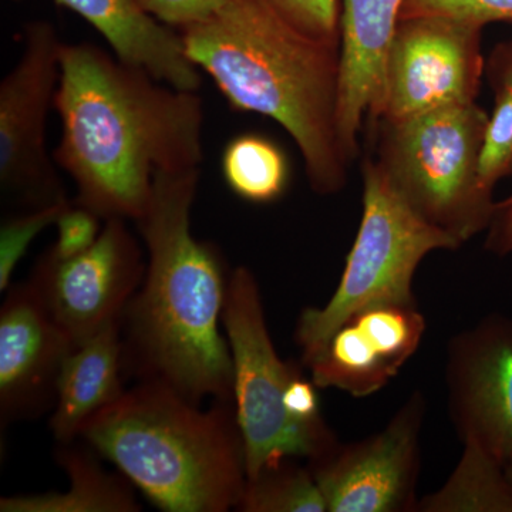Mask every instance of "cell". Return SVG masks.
<instances>
[{
  "label": "cell",
  "mask_w": 512,
  "mask_h": 512,
  "mask_svg": "<svg viewBox=\"0 0 512 512\" xmlns=\"http://www.w3.org/2000/svg\"><path fill=\"white\" fill-rule=\"evenodd\" d=\"M53 158L76 185L74 202L136 222L158 173L200 168L204 104L92 43H63Z\"/></svg>",
  "instance_id": "cell-1"
},
{
  "label": "cell",
  "mask_w": 512,
  "mask_h": 512,
  "mask_svg": "<svg viewBox=\"0 0 512 512\" xmlns=\"http://www.w3.org/2000/svg\"><path fill=\"white\" fill-rule=\"evenodd\" d=\"M200 174L158 173L136 221L147 269L121 319L124 370L197 404L234 402L231 350L221 330L231 274L221 252L191 229Z\"/></svg>",
  "instance_id": "cell-2"
},
{
  "label": "cell",
  "mask_w": 512,
  "mask_h": 512,
  "mask_svg": "<svg viewBox=\"0 0 512 512\" xmlns=\"http://www.w3.org/2000/svg\"><path fill=\"white\" fill-rule=\"evenodd\" d=\"M178 33L235 110L268 117L292 137L316 194L346 187L353 163L339 137L340 45L302 35L262 0H228Z\"/></svg>",
  "instance_id": "cell-3"
},
{
  "label": "cell",
  "mask_w": 512,
  "mask_h": 512,
  "mask_svg": "<svg viewBox=\"0 0 512 512\" xmlns=\"http://www.w3.org/2000/svg\"><path fill=\"white\" fill-rule=\"evenodd\" d=\"M80 439L165 512L237 510L247 484L234 402L202 409L164 384L137 382Z\"/></svg>",
  "instance_id": "cell-4"
},
{
  "label": "cell",
  "mask_w": 512,
  "mask_h": 512,
  "mask_svg": "<svg viewBox=\"0 0 512 512\" xmlns=\"http://www.w3.org/2000/svg\"><path fill=\"white\" fill-rule=\"evenodd\" d=\"M487 124L488 114L477 103L372 124V158L387 183L420 220L460 247L487 231L497 204L478 177Z\"/></svg>",
  "instance_id": "cell-5"
},
{
  "label": "cell",
  "mask_w": 512,
  "mask_h": 512,
  "mask_svg": "<svg viewBox=\"0 0 512 512\" xmlns=\"http://www.w3.org/2000/svg\"><path fill=\"white\" fill-rule=\"evenodd\" d=\"M363 212L338 288L322 308L303 309L295 342L306 363L343 320L367 306L417 302L413 281L434 251L460 248L456 239L431 227L394 192L372 157L362 165Z\"/></svg>",
  "instance_id": "cell-6"
},
{
  "label": "cell",
  "mask_w": 512,
  "mask_h": 512,
  "mask_svg": "<svg viewBox=\"0 0 512 512\" xmlns=\"http://www.w3.org/2000/svg\"><path fill=\"white\" fill-rule=\"evenodd\" d=\"M222 328L231 350L235 412L244 437L248 477L281 458L313 463L335 450L339 440L320 439L289 413V389L302 369L276 353L261 289L247 266L231 272Z\"/></svg>",
  "instance_id": "cell-7"
},
{
  "label": "cell",
  "mask_w": 512,
  "mask_h": 512,
  "mask_svg": "<svg viewBox=\"0 0 512 512\" xmlns=\"http://www.w3.org/2000/svg\"><path fill=\"white\" fill-rule=\"evenodd\" d=\"M62 46L52 23H29L22 55L0 83V188L19 211L70 201L46 147Z\"/></svg>",
  "instance_id": "cell-8"
},
{
  "label": "cell",
  "mask_w": 512,
  "mask_h": 512,
  "mask_svg": "<svg viewBox=\"0 0 512 512\" xmlns=\"http://www.w3.org/2000/svg\"><path fill=\"white\" fill-rule=\"evenodd\" d=\"M483 29L450 16L400 19L387 55L377 120L402 121L443 107L477 103L485 72Z\"/></svg>",
  "instance_id": "cell-9"
},
{
  "label": "cell",
  "mask_w": 512,
  "mask_h": 512,
  "mask_svg": "<svg viewBox=\"0 0 512 512\" xmlns=\"http://www.w3.org/2000/svg\"><path fill=\"white\" fill-rule=\"evenodd\" d=\"M426 413L416 390L382 430L308 463L328 512L417 511Z\"/></svg>",
  "instance_id": "cell-10"
},
{
  "label": "cell",
  "mask_w": 512,
  "mask_h": 512,
  "mask_svg": "<svg viewBox=\"0 0 512 512\" xmlns=\"http://www.w3.org/2000/svg\"><path fill=\"white\" fill-rule=\"evenodd\" d=\"M126 220L110 218L92 248L74 258L45 252L29 282L73 345L121 322L146 275L147 261Z\"/></svg>",
  "instance_id": "cell-11"
},
{
  "label": "cell",
  "mask_w": 512,
  "mask_h": 512,
  "mask_svg": "<svg viewBox=\"0 0 512 512\" xmlns=\"http://www.w3.org/2000/svg\"><path fill=\"white\" fill-rule=\"evenodd\" d=\"M447 407L463 444H476L505 464L512 460V319L500 313L450 339Z\"/></svg>",
  "instance_id": "cell-12"
},
{
  "label": "cell",
  "mask_w": 512,
  "mask_h": 512,
  "mask_svg": "<svg viewBox=\"0 0 512 512\" xmlns=\"http://www.w3.org/2000/svg\"><path fill=\"white\" fill-rule=\"evenodd\" d=\"M427 323L419 302H387L350 315L306 363L319 389L369 397L419 350Z\"/></svg>",
  "instance_id": "cell-13"
},
{
  "label": "cell",
  "mask_w": 512,
  "mask_h": 512,
  "mask_svg": "<svg viewBox=\"0 0 512 512\" xmlns=\"http://www.w3.org/2000/svg\"><path fill=\"white\" fill-rule=\"evenodd\" d=\"M73 346L29 281L10 285L0 309L3 427L55 407L57 380Z\"/></svg>",
  "instance_id": "cell-14"
},
{
  "label": "cell",
  "mask_w": 512,
  "mask_h": 512,
  "mask_svg": "<svg viewBox=\"0 0 512 512\" xmlns=\"http://www.w3.org/2000/svg\"><path fill=\"white\" fill-rule=\"evenodd\" d=\"M404 0H342L338 127L349 160L382 107L386 63Z\"/></svg>",
  "instance_id": "cell-15"
},
{
  "label": "cell",
  "mask_w": 512,
  "mask_h": 512,
  "mask_svg": "<svg viewBox=\"0 0 512 512\" xmlns=\"http://www.w3.org/2000/svg\"><path fill=\"white\" fill-rule=\"evenodd\" d=\"M82 16L121 62L175 89L198 92L200 69L185 53L180 33L147 13L138 0H55Z\"/></svg>",
  "instance_id": "cell-16"
},
{
  "label": "cell",
  "mask_w": 512,
  "mask_h": 512,
  "mask_svg": "<svg viewBox=\"0 0 512 512\" xmlns=\"http://www.w3.org/2000/svg\"><path fill=\"white\" fill-rule=\"evenodd\" d=\"M124 376L121 322L74 345L60 370L49 423L57 443L80 439L83 427L120 399Z\"/></svg>",
  "instance_id": "cell-17"
},
{
  "label": "cell",
  "mask_w": 512,
  "mask_h": 512,
  "mask_svg": "<svg viewBox=\"0 0 512 512\" xmlns=\"http://www.w3.org/2000/svg\"><path fill=\"white\" fill-rule=\"evenodd\" d=\"M86 444V443H84ZM56 461L63 468L69 487L63 493L9 495L0 498L2 512H138L141 505L134 485L123 474L109 473L97 453L72 443L60 444Z\"/></svg>",
  "instance_id": "cell-18"
},
{
  "label": "cell",
  "mask_w": 512,
  "mask_h": 512,
  "mask_svg": "<svg viewBox=\"0 0 512 512\" xmlns=\"http://www.w3.org/2000/svg\"><path fill=\"white\" fill-rule=\"evenodd\" d=\"M416 512H512V483L503 463L476 444H463L457 466Z\"/></svg>",
  "instance_id": "cell-19"
},
{
  "label": "cell",
  "mask_w": 512,
  "mask_h": 512,
  "mask_svg": "<svg viewBox=\"0 0 512 512\" xmlns=\"http://www.w3.org/2000/svg\"><path fill=\"white\" fill-rule=\"evenodd\" d=\"M222 177L229 190L252 204H271L284 197L291 167L272 138L245 133L231 138L222 151Z\"/></svg>",
  "instance_id": "cell-20"
},
{
  "label": "cell",
  "mask_w": 512,
  "mask_h": 512,
  "mask_svg": "<svg viewBox=\"0 0 512 512\" xmlns=\"http://www.w3.org/2000/svg\"><path fill=\"white\" fill-rule=\"evenodd\" d=\"M285 457L247 478L237 505L242 512H328L309 466Z\"/></svg>",
  "instance_id": "cell-21"
},
{
  "label": "cell",
  "mask_w": 512,
  "mask_h": 512,
  "mask_svg": "<svg viewBox=\"0 0 512 512\" xmlns=\"http://www.w3.org/2000/svg\"><path fill=\"white\" fill-rule=\"evenodd\" d=\"M493 114L488 117L481 147L478 177L488 191L512 175V87L494 90Z\"/></svg>",
  "instance_id": "cell-22"
},
{
  "label": "cell",
  "mask_w": 512,
  "mask_h": 512,
  "mask_svg": "<svg viewBox=\"0 0 512 512\" xmlns=\"http://www.w3.org/2000/svg\"><path fill=\"white\" fill-rule=\"evenodd\" d=\"M70 202L72 201L37 210L18 211L3 220L0 227V291H8L15 269L26 255L30 244L40 232L50 225H56L60 214Z\"/></svg>",
  "instance_id": "cell-23"
},
{
  "label": "cell",
  "mask_w": 512,
  "mask_h": 512,
  "mask_svg": "<svg viewBox=\"0 0 512 512\" xmlns=\"http://www.w3.org/2000/svg\"><path fill=\"white\" fill-rule=\"evenodd\" d=\"M293 29L318 42L340 45L342 0H262Z\"/></svg>",
  "instance_id": "cell-24"
},
{
  "label": "cell",
  "mask_w": 512,
  "mask_h": 512,
  "mask_svg": "<svg viewBox=\"0 0 512 512\" xmlns=\"http://www.w3.org/2000/svg\"><path fill=\"white\" fill-rule=\"evenodd\" d=\"M441 15L477 25L512 20V0H404L400 19Z\"/></svg>",
  "instance_id": "cell-25"
},
{
  "label": "cell",
  "mask_w": 512,
  "mask_h": 512,
  "mask_svg": "<svg viewBox=\"0 0 512 512\" xmlns=\"http://www.w3.org/2000/svg\"><path fill=\"white\" fill-rule=\"evenodd\" d=\"M103 225V218L96 212L70 202L56 221V242L47 254L60 261L83 254L99 239Z\"/></svg>",
  "instance_id": "cell-26"
},
{
  "label": "cell",
  "mask_w": 512,
  "mask_h": 512,
  "mask_svg": "<svg viewBox=\"0 0 512 512\" xmlns=\"http://www.w3.org/2000/svg\"><path fill=\"white\" fill-rule=\"evenodd\" d=\"M147 13L168 28L181 30L204 22L224 8L228 0H138Z\"/></svg>",
  "instance_id": "cell-27"
},
{
  "label": "cell",
  "mask_w": 512,
  "mask_h": 512,
  "mask_svg": "<svg viewBox=\"0 0 512 512\" xmlns=\"http://www.w3.org/2000/svg\"><path fill=\"white\" fill-rule=\"evenodd\" d=\"M484 247L497 256L512 252V195L495 204L493 220L487 228Z\"/></svg>",
  "instance_id": "cell-28"
},
{
  "label": "cell",
  "mask_w": 512,
  "mask_h": 512,
  "mask_svg": "<svg viewBox=\"0 0 512 512\" xmlns=\"http://www.w3.org/2000/svg\"><path fill=\"white\" fill-rule=\"evenodd\" d=\"M485 69L494 90L512 87V43L497 47Z\"/></svg>",
  "instance_id": "cell-29"
},
{
  "label": "cell",
  "mask_w": 512,
  "mask_h": 512,
  "mask_svg": "<svg viewBox=\"0 0 512 512\" xmlns=\"http://www.w3.org/2000/svg\"><path fill=\"white\" fill-rule=\"evenodd\" d=\"M505 471H507L508 477H510L512 483V460L505 464Z\"/></svg>",
  "instance_id": "cell-30"
}]
</instances>
